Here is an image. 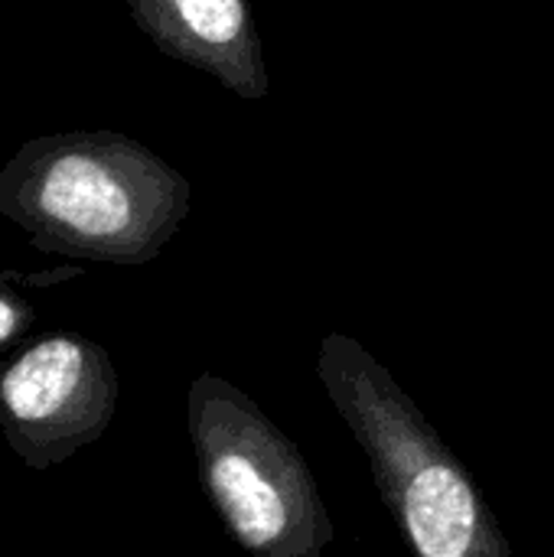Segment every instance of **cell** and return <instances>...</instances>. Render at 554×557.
Listing matches in <instances>:
<instances>
[{
	"instance_id": "obj_1",
	"label": "cell",
	"mask_w": 554,
	"mask_h": 557,
	"mask_svg": "<svg viewBox=\"0 0 554 557\" xmlns=\"http://www.w3.org/2000/svg\"><path fill=\"white\" fill-rule=\"evenodd\" d=\"M189 180L121 131H59L16 147L0 166V219L33 248L140 268L183 228Z\"/></svg>"
},
{
	"instance_id": "obj_2",
	"label": "cell",
	"mask_w": 554,
	"mask_h": 557,
	"mask_svg": "<svg viewBox=\"0 0 554 557\" xmlns=\"http://www.w3.org/2000/svg\"><path fill=\"white\" fill-rule=\"evenodd\" d=\"M317 379L415 557H516L464 460L359 339L323 336Z\"/></svg>"
},
{
	"instance_id": "obj_3",
	"label": "cell",
	"mask_w": 554,
	"mask_h": 557,
	"mask_svg": "<svg viewBox=\"0 0 554 557\" xmlns=\"http://www.w3.org/2000/svg\"><path fill=\"white\" fill-rule=\"evenodd\" d=\"M186 437L206 499L248 557H327L336 532L300 447L229 379L186 388Z\"/></svg>"
},
{
	"instance_id": "obj_4",
	"label": "cell",
	"mask_w": 554,
	"mask_h": 557,
	"mask_svg": "<svg viewBox=\"0 0 554 557\" xmlns=\"http://www.w3.org/2000/svg\"><path fill=\"white\" fill-rule=\"evenodd\" d=\"M118 395L104 346L78 333L39 336L0 366V434L23 467L46 473L108 434Z\"/></svg>"
},
{
	"instance_id": "obj_5",
	"label": "cell",
	"mask_w": 554,
	"mask_h": 557,
	"mask_svg": "<svg viewBox=\"0 0 554 557\" xmlns=\"http://www.w3.org/2000/svg\"><path fill=\"white\" fill-rule=\"evenodd\" d=\"M150 42L212 75L225 91L261 101L271 91L264 42L248 0H121Z\"/></svg>"
},
{
	"instance_id": "obj_6",
	"label": "cell",
	"mask_w": 554,
	"mask_h": 557,
	"mask_svg": "<svg viewBox=\"0 0 554 557\" xmlns=\"http://www.w3.org/2000/svg\"><path fill=\"white\" fill-rule=\"evenodd\" d=\"M33 323H36V310L29 297L0 277V349L20 343L33 330Z\"/></svg>"
}]
</instances>
